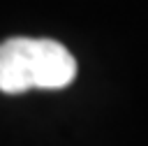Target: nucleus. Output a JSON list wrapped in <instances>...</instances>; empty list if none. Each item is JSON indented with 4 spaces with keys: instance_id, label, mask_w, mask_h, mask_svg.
Instances as JSON below:
<instances>
[{
    "instance_id": "1",
    "label": "nucleus",
    "mask_w": 148,
    "mask_h": 146,
    "mask_svg": "<svg viewBox=\"0 0 148 146\" xmlns=\"http://www.w3.org/2000/svg\"><path fill=\"white\" fill-rule=\"evenodd\" d=\"M76 76L74 56L53 39L12 37L0 44V90L16 95L30 88H65Z\"/></svg>"
}]
</instances>
